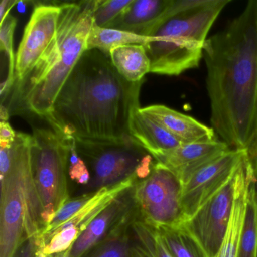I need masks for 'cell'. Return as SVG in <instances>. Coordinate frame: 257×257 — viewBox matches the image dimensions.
I'll use <instances>...</instances> for the list:
<instances>
[{"label":"cell","instance_id":"obj_1","mask_svg":"<svg viewBox=\"0 0 257 257\" xmlns=\"http://www.w3.org/2000/svg\"><path fill=\"white\" fill-rule=\"evenodd\" d=\"M203 58L212 128L230 148L246 150L257 121V0L207 39Z\"/></svg>","mask_w":257,"mask_h":257},{"label":"cell","instance_id":"obj_2","mask_svg":"<svg viewBox=\"0 0 257 257\" xmlns=\"http://www.w3.org/2000/svg\"><path fill=\"white\" fill-rule=\"evenodd\" d=\"M144 80L131 82L117 72L109 54L84 52L45 118L64 139L119 141L130 138V120L140 109Z\"/></svg>","mask_w":257,"mask_h":257},{"label":"cell","instance_id":"obj_3","mask_svg":"<svg viewBox=\"0 0 257 257\" xmlns=\"http://www.w3.org/2000/svg\"><path fill=\"white\" fill-rule=\"evenodd\" d=\"M96 0L61 2L53 40L32 70L14 84L8 106L10 115L31 113L46 118L61 88L85 51L94 25Z\"/></svg>","mask_w":257,"mask_h":257},{"label":"cell","instance_id":"obj_4","mask_svg":"<svg viewBox=\"0 0 257 257\" xmlns=\"http://www.w3.org/2000/svg\"><path fill=\"white\" fill-rule=\"evenodd\" d=\"M32 135L18 132L0 144V257H15L27 238L44 230L42 207L33 176Z\"/></svg>","mask_w":257,"mask_h":257},{"label":"cell","instance_id":"obj_5","mask_svg":"<svg viewBox=\"0 0 257 257\" xmlns=\"http://www.w3.org/2000/svg\"><path fill=\"white\" fill-rule=\"evenodd\" d=\"M230 0H174L145 45L150 73L179 76L198 67L209 31Z\"/></svg>","mask_w":257,"mask_h":257},{"label":"cell","instance_id":"obj_6","mask_svg":"<svg viewBox=\"0 0 257 257\" xmlns=\"http://www.w3.org/2000/svg\"><path fill=\"white\" fill-rule=\"evenodd\" d=\"M74 140L78 154L91 174L81 195L94 193L132 179L142 180L156 163L154 157L132 137L119 141Z\"/></svg>","mask_w":257,"mask_h":257},{"label":"cell","instance_id":"obj_7","mask_svg":"<svg viewBox=\"0 0 257 257\" xmlns=\"http://www.w3.org/2000/svg\"><path fill=\"white\" fill-rule=\"evenodd\" d=\"M70 153V139L61 138L52 129L34 128L31 164L45 228L57 212L70 199L68 190Z\"/></svg>","mask_w":257,"mask_h":257},{"label":"cell","instance_id":"obj_8","mask_svg":"<svg viewBox=\"0 0 257 257\" xmlns=\"http://www.w3.org/2000/svg\"><path fill=\"white\" fill-rule=\"evenodd\" d=\"M183 190L179 177L156 162L150 174L132 187L138 217L157 229L182 226L186 220Z\"/></svg>","mask_w":257,"mask_h":257},{"label":"cell","instance_id":"obj_9","mask_svg":"<svg viewBox=\"0 0 257 257\" xmlns=\"http://www.w3.org/2000/svg\"><path fill=\"white\" fill-rule=\"evenodd\" d=\"M237 184V169L183 225L207 257L214 256L222 244L231 218Z\"/></svg>","mask_w":257,"mask_h":257},{"label":"cell","instance_id":"obj_10","mask_svg":"<svg viewBox=\"0 0 257 257\" xmlns=\"http://www.w3.org/2000/svg\"><path fill=\"white\" fill-rule=\"evenodd\" d=\"M60 15L61 2L34 3L16 54L14 84L25 79L53 40Z\"/></svg>","mask_w":257,"mask_h":257},{"label":"cell","instance_id":"obj_11","mask_svg":"<svg viewBox=\"0 0 257 257\" xmlns=\"http://www.w3.org/2000/svg\"><path fill=\"white\" fill-rule=\"evenodd\" d=\"M246 155V150L230 149L197 171L183 184V205L186 220L229 180Z\"/></svg>","mask_w":257,"mask_h":257},{"label":"cell","instance_id":"obj_12","mask_svg":"<svg viewBox=\"0 0 257 257\" xmlns=\"http://www.w3.org/2000/svg\"><path fill=\"white\" fill-rule=\"evenodd\" d=\"M137 181V179H132L96 192L93 199L80 211L38 242L40 251L46 255H55L69 250L91 221L118 195L133 187Z\"/></svg>","mask_w":257,"mask_h":257},{"label":"cell","instance_id":"obj_13","mask_svg":"<svg viewBox=\"0 0 257 257\" xmlns=\"http://www.w3.org/2000/svg\"><path fill=\"white\" fill-rule=\"evenodd\" d=\"M136 215L132 188L113 200L82 231L70 249V257H82L114 230Z\"/></svg>","mask_w":257,"mask_h":257},{"label":"cell","instance_id":"obj_14","mask_svg":"<svg viewBox=\"0 0 257 257\" xmlns=\"http://www.w3.org/2000/svg\"><path fill=\"white\" fill-rule=\"evenodd\" d=\"M230 149L228 144L217 139L187 143L155 159L170 168L184 184L197 171Z\"/></svg>","mask_w":257,"mask_h":257},{"label":"cell","instance_id":"obj_15","mask_svg":"<svg viewBox=\"0 0 257 257\" xmlns=\"http://www.w3.org/2000/svg\"><path fill=\"white\" fill-rule=\"evenodd\" d=\"M254 181L253 170L246 155L237 168V190L229 223L222 244L213 257H238L249 191Z\"/></svg>","mask_w":257,"mask_h":257},{"label":"cell","instance_id":"obj_16","mask_svg":"<svg viewBox=\"0 0 257 257\" xmlns=\"http://www.w3.org/2000/svg\"><path fill=\"white\" fill-rule=\"evenodd\" d=\"M139 110L162 125L182 144L217 139L212 127L164 105H152L140 108Z\"/></svg>","mask_w":257,"mask_h":257},{"label":"cell","instance_id":"obj_17","mask_svg":"<svg viewBox=\"0 0 257 257\" xmlns=\"http://www.w3.org/2000/svg\"><path fill=\"white\" fill-rule=\"evenodd\" d=\"M174 0H133L124 12L107 28L119 30L143 37L152 31L165 19Z\"/></svg>","mask_w":257,"mask_h":257},{"label":"cell","instance_id":"obj_18","mask_svg":"<svg viewBox=\"0 0 257 257\" xmlns=\"http://www.w3.org/2000/svg\"><path fill=\"white\" fill-rule=\"evenodd\" d=\"M139 109L131 118L130 136L154 159L181 145L182 143L174 135L150 117L141 113Z\"/></svg>","mask_w":257,"mask_h":257},{"label":"cell","instance_id":"obj_19","mask_svg":"<svg viewBox=\"0 0 257 257\" xmlns=\"http://www.w3.org/2000/svg\"><path fill=\"white\" fill-rule=\"evenodd\" d=\"M111 61L118 73L126 80L138 82L150 73V58L143 45H125L109 52Z\"/></svg>","mask_w":257,"mask_h":257},{"label":"cell","instance_id":"obj_20","mask_svg":"<svg viewBox=\"0 0 257 257\" xmlns=\"http://www.w3.org/2000/svg\"><path fill=\"white\" fill-rule=\"evenodd\" d=\"M131 228L134 257H174L159 230L145 223L138 215L132 221Z\"/></svg>","mask_w":257,"mask_h":257},{"label":"cell","instance_id":"obj_21","mask_svg":"<svg viewBox=\"0 0 257 257\" xmlns=\"http://www.w3.org/2000/svg\"><path fill=\"white\" fill-rule=\"evenodd\" d=\"M136 215L114 230L103 241L82 257H134L131 225Z\"/></svg>","mask_w":257,"mask_h":257},{"label":"cell","instance_id":"obj_22","mask_svg":"<svg viewBox=\"0 0 257 257\" xmlns=\"http://www.w3.org/2000/svg\"><path fill=\"white\" fill-rule=\"evenodd\" d=\"M150 39V37H143L112 28H99L93 25L88 39V50L97 49L109 55L112 49L125 45L145 46Z\"/></svg>","mask_w":257,"mask_h":257},{"label":"cell","instance_id":"obj_23","mask_svg":"<svg viewBox=\"0 0 257 257\" xmlns=\"http://www.w3.org/2000/svg\"><path fill=\"white\" fill-rule=\"evenodd\" d=\"M159 230L174 257H207L199 243L183 225Z\"/></svg>","mask_w":257,"mask_h":257},{"label":"cell","instance_id":"obj_24","mask_svg":"<svg viewBox=\"0 0 257 257\" xmlns=\"http://www.w3.org/2000/svg\"><path fill=\"white\" fill-rule=\"evenodd\" d=\"M238 257H257V186L254 181L249 191L246 218L239 246Z\"/></svg>","mask_w":257,"mask_h":257},{"label":"cell","instance_id":"obj_25","mask_svg":"<svg viewBox=\"0 0 257 257\" xmlns=\"http://www.w3.org/2000/svg\"><path fill=\"white\" fill-rule=\"evenodd\" d=\"M16 17L9 15L5 20L0 23V49L5 52L9 59V73L4 85L11 91L15 82L16 56L13 51V36L17 25Z\"/></svg>","mask_w":257,"mask_h":257},{"label":"cell","instance_id":"obj_26","mask_svg":"<svg viewBox=\"0 0 257 257\" xmlns=\"http://www.w3.org/2000/svg\"><path fill=\"white\" fill-rule=\"evenodd\" d=\"M133 0H96L94 10V25L107 28Z\"/></svg>","mask_w":257,"mask_h":257},{"label":"cell","instance_id":"obj_27","mask_svg":"<svg viewBox=\"0 0 257 257\" xmlns=\"http://www.w3.org/2000/svg\"><path fill=\"white\" fill-rule=\"evenodd\" d=\"M70 153L69 160V177L78 184L87 186L91 179V174L83 159L78 154L74 138H70Z\"/></svg>","mask_w":257,"mask_h":257},{"label":"cell","instance_id":"obj_28","mask_svg":"<svg viewBox=\"0 0 257 257\" xmlns=\"http://www.w3.org/2000/svg\"><path fill=\"white\" fill-rule=\"evenodd\" d=\"M39 249L37 238H27L19 247L15 257H37Z\"/></svg>","mask_w":257,"mask_h":257},{"label":"cell","instance_id":"obj_29","mask_svg":"<svg viewBox=\"0 0 257 257\" xmlns=\"http://www.w3.org/2000/svg\"><path fill=\"white\" fill-rule=\"evenodd\" d=\"M246 150L248 160H249L252 170H253L254 176H255L257 186V121L252 141L249 143V146H248L247 149Z\"/></svg>","mask_w":257,"mask_h":257},{"label":"cell","instance_id":"obj_30","mask_svg":"<svg viewBox=\"0 0 257 257\" xmlns=\"http://www.w3.org/2000/svg\"><path fill=\"white\" fill-rule=\"evenodd\" d=\"M17 132L14 130L8 121L0 123V144H11L15 141Z\"/></svg>","mask_w":257,"mask_h":257},{"label":"cell","instance_id":"obj_31","mask_svg":"<svg viewBox=\"0 0 257 257\" xmlns=\"http://www.w3.org/2000/svg\"><path fill=\"white\" fill-rule=\"evenodd\" d=\"M18 4L16 0H3L0 4V23H2L10 14V10Z\"/></svg>","mask_w":257,"mask_h":257},{"label":"cell","instance_id":"obj_32","mask_svg":"<svg viewBox=\"0 0 257 257\" xmlns=\"http://www.w3.org/2000/svg\"><path fill=\"white\" fill-rule=\"evenodd\" d=\"M0 116H1V121H8L10 114L8 109L4 105L1 106V112H0Z\"/></svg>","mask_w":257,"mask_h":257},{"label":"cell","instance_id":"obj_33","mask_svg":"<svg viewBox=\"0 0 257 257\" xmlns=\"http://www.w3.org/2000/svg\"><path fill=\"white\" fill-rule=\"evenodd\" d=\"M37 257H58V254H55V255H46V254H43L41 251L39 250Z\"/></svg>","mask_w":257,"mask_h":257},{"label":"cell","instance_id":"obj_34","mask_svg":"<svg viewBox=\"0 0 257 257\" xmlns=\"http://www.w3.org/2000/svg\"><path fill=\"white\" fill-rule=\"evenodd\" d=\"M69 253H70V249H69V250L65 251V252L58 253V257H70L69 256Z\"/></svg>","mask_w":257,"mask_h":257}]
</instances>
